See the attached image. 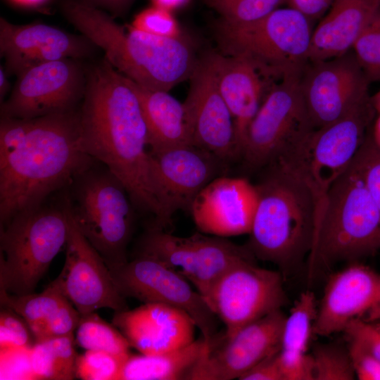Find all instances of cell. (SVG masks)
Instances as JSON below:
<instances>
[{
    "instance_id": "cell-47",
    "label": "cell",
    "mask_w": 380,
    "mask_h": 380,
    "mask_svg": "<svg viewBox=\"0 0 380 380\" xmlns=\"http://www.w3.org/2000/svg\"><path fill=\"white\" fill-rule=\"evenodd\" d=\"M96 7H102L113 14L122 13L132 0H83Z\"/></svg>"
},
{
    "instance_id": "cell-16",
    "label": "cell",
    "mask_w": 380,
    "mask_h": 380,
    "mask_svg": "<svg viewBox=\"0 0 380 380\" xmlns=\"http://www.w3.org/2000/svg\"><path fill=\"white\" fill-rule=\"evenodd\" d=\"M369 84L352 49L329 59L308 61L300 85L315 128L339 119L370 96Z\"/></svg>"
},
{
    "instance_id": "cell-25",
    "label": "cell",
    "mask_w": 380,
    "mask_h": 380,
    "mask_svg": "<svg viewBox=\"0 0 380 380\" xmlns=\"http://www.w3.org/2000/svg\"><path fill=\"white\" fill-rule=\"evenodd\" d=\"M380 8V0H334L313 30L308 61L327 60L350 51Z\"/></svg>"
},
{
    "instance_id": "cell-2",
    "label": "cell",
    "mask_w": 380,
    "mask_h": 380,
    "mask_svg": "<svg viewBox=\"0 0 380 380\" xmlns=\"http://www.w3.org/2000/svg\"><path fill=\"white\" fill-rule=\"evenodd\" d=\"M96 160L82 148L78 110L35 118L23 143L0 161V223L43 205Z\"/></svg>"
},
{
    "instance_id": "cell-38",
    "label": "cell",
    "mask_w": 380,
    "mask_h": 380,
    "mask_svg": "<svg viewBox=\"0 0 380 380\" xmlns=\"http://www.w3.org/2000/svg\"><path fill=\"white\" fill-rule=\"evenodd\" d=\"M31 347L0 348L1 380H36Z\"/></svg>"
},
{
    "instance_id": "cell-39",
    "label": "cell",
    "mask_w": 380,
    "mask_h": 380,
    "mask_svg": "<svg viewBox=\"0 0 380 380\" xmlns=\"http://www.w3.org/2000/svg\"><path fill=\"white\" fill-rule=\"evenodd\" d=\"M132 26L160 37L181 35L177 22L171 12L155 6L140 12L135 17Z\"/></svg>"
},
{
    "instance_id": "cell-22",
    "label": "cell",
    "mask_w": 380,
    "mask_h": 380,
    "mask_svg": "<svg viewBox=\"0 0 380 380\" xmlns=\"http://www.w3.org/2000/svg\"><path fill=\"white\" fill-rule=\"evenodd\" d=\"M113 325L130 346L144 355H158L183 348L194 340L196 325L184 311L157 303L115 312Z\"/></svg>"
},
{
    "instance_id": "cell-24",
    "label": "cell",
    "mask_w": 380,
    "mask_h": 380,
    "mask_svg": "<svg viewBox=\"0 0 380 380\" xmlns=\"http://www.w3.org/2000/svg\"><path fill=\"white\" fill-rule=\"evenodd\" d=\"M220 93L234 119L240 151L248 127L265 95L277 81L267 77L251 61L210 51Z\"/></svg>"
},
{
    "instance_id": "cell-34",
    "label": "cell",
    "mask_w": 380,
    "mask_h": 380,
    "mask_svg": "<svg viewBox=\"0 0 380 380\" xmlns=\"http://www.w3.org/2000/svg\"><path fill=\"white\" fill-rule=\"evenodd\" d=\"M217 11L220 20L229 23L257 20L286 3V0H205Z\"/></svg>"
},
{
    "instance_id": "cell-51",
    "label": "cell",
    "mask_w": 380,
    "mask_h": 380,
    "mask_svg": "<svg viewBox=\"0 0 380 380\" xmlns=\"http://www.w3.org/2000/svg\"><path fill=\"white\" fill-rule=\"evenodd\" d=\"M15 4L25 6H36L42 4L47 0H11Z\"/></svg>"
},
{
    "instance_id": "cell-11",
    "label": "cell",
    "mask_w": 380,
    "mask_h": 380,
    "mask_svg": "<svg viewBox=\"0 0 380 380\" xmlns=\"http://www.w3.org/2000/svg\"><path fill=\"white\" fill-rule=\"evenodd\" d=\"M136 254L152 257L186 278L205 298L215 282L239 262L255 259L246 246L204 233L178 236L151 227L138 241Z\"/></svg>"
},
{
    "instance_id": "cell-36",
    "label": "cell",
    "mask_w": 380,
    "mask_h": 380,
    "mask_svg": "<svg viewBox=\"0 0 380 380\" xmlns=\"http://www.w3.org/2000/svg\"><path fill=\"white\" fill-rule=\"evenodd\" d=\"M80 318V313L68 300L52 315L30 329L35 341L71 335Z\"/></svg>"
},
{
    "instance_id": "cell-32",
    "label": "cell",
    "mask_w": 380,
    "mask_h": 380,
    "mask_svg": "<svg viewBox=\"0 0 380 380\" xmlns=\"http://www.w3.org/2000/svg\"><path fill=\"white\" fill-rule=\"evenodd\" d=\"M311 356L314 380H353L356 377L348 348L320 344Z\"/></svg>"
},
{
    "instance_id": "cell-21",
    "label": "cell",
    "mask_w": 380,
    "mask_h": 380,
    "mask_svg": "<svg viewBox=\"0 0 380 380\" xmlns=\"http://www.w3.org/2000/svg\"><path fill=\"white\" fill-rule=\"evenodd\" d=\"M92 44L84 35L77 37L48 25H20L0 19L1 54L8 72L17 75L46 62L87 56Z\"/></svg>"
},
{
    "instance_id": "cell-42",
    "label": "cell",
    "mask_w": 380,
    "mask_h": 380,
    "mask_svg": "<svg viewBox=\"0 0 380 380\" xmlns=\"http://www.w3.org/2000/svg\"><path fill=\"white\" fill-rule=\"evenodd\" d=\"M343 332L353 342L380 360V323L357 318L351 321Z\"/></svg>"
},
{
    "instance_id": "cell-45",
    "label": "cell",
    "mask_w": 380,
    "mask_h": 380,
    "mask_svg": "<svg viewBox=\"0 0 380 380\" xmlns=\"http://www.w3.org/2000/svg\"><path fill=\"white\" fill-rule=\"evenodd\" d=\"M279 352L259 362L239 380H284L278 361Z\"/></svg>"
},
{
    "instance_id": "cell-54",
    "label": "cell",
    "mask_w": 380,
    "mask_h": 380,
    "mask_svg": "<svg viewBox=\"0 0 380 380\" xmlns=\"http://www.w3.org/2000/svg\"><path fill=\"white\" fill-rule=\"evenodd\" d=\"M380 320V319H379Z\"/></svg>"
},
{
    "instance_id": "cell-40",
    "label": "cell",
    "mask_w": 380,
    "mask_h": 380,
    "mask_svg": "<svg viewBox=\"0 0 380 380\" xmlns=\"http://www.w3.org/2000/svg\"><path fill=\"white\" fill-rule=\"evenodd\" d=\"M30 329L26 322L10 309L0 313V348L31 347Z\"/></svg>"
},
{
    "instance_id": "cell-53",
    "label": "cell",
    "mask_w": 380,
    "mask_h": 380,
    "mask_svg": "<svg viewBox=\"0 0 380 380\" xmlns=\"http://www.w3.org/2000/svg\"><path fill=\"white\" fill-rule=\"evenodd\" d=\"M372 318L373 319L371 321H372V320L376 321V320H379L380 319V307L376 310V313L374 314V315L373 316Z\"/></svg>"
},
{
    "instance_id": "cell-29",
    "label": "cell",
    "mask_w": 380,
    "mask_h": 380,
    "mask_svg": "<svg viewBox=\"0 0 380 380\" xmlns=\"http://www.w3.org/2000/svg\"><path fill=\"white\" fill-rule=\"evenodd\" d=\"M76 332L77 343L86 350L104 351L121 358L130 355L125 336L95 312L81 315Z\"/></svg>"
},
{
    "instance_id": "cell-27",
    "label": "cell",
    "mask_w": 380,
    "mask_h": 380,
    "mask_svg": "<svg viewBox=\"0 0 380 380\" xmlns=\"http://www.w3.org/2000/svg\"><path fill=\"white\" fill-rule=\"evenodd\" d=\"M206 346L201 336L191 343L158 355H129L123 362L118 380L186 379Z\"/></svg>"
},
{
    "instance_id": "cell-30",
    "label": "cell",
    "mask_w": 380,
    "mask_h": 380,
    "mask_svg": "<svg viewBox=\"0 0 380 380\" xmlns=\"http://www.w3.org/2000/svg\"><path fill=\"white\" fill-rule=\"evenodd\" d=\"M66 300L52 282L39 293L15 295L0 291L1 305L20 316L30 328L52 315Z\"/></svg>"
},
{
    "instance_id": "cell-14",
    "label": "cell",
    "mask_w": 380,
    "mask_h": 380,
    "mask_svg": "<svg viewBox=\"0 0 380 380\" xmlns=\"http://www.w3.org/2000/svg\"><path fill=\"white\" fill-rule=\"evenodd\" d=\"M286 315L272 312L228 335L217 332L189 372V380H232L240 377L259 362L278 353Z\"/></svg>"
},
{
    "instance_id": "cell-20",
    "label": "cell",
    "mask_w": 380,
    "mask_h": 380,
    "mask_svg": "<svg viewBox=\"0 0 380 380\" xmlns=\"http://www.w3.org/2000/svg\"><path fill=\"white\" fill-rule=\"evenodd\" d=\"M380 307V274L361 264H353L329 279L313 326V334L328 336L343 331L353 319L368 315L371 320Z\"/></svg>"
},
{
    "instance_id": "cell-35",
    "label": "cell",
    "mask_w": 380,
    "mask_h": 380,
    "mask_svg": "<svg viewBox=\"0 0 380 380\" xmlns=\"http://www.w3.org/2000/svg\"><path fill=\"white\" fill-rule=\"evenodd\" d=\"M125 359L104 351L87 350L77 357L75 377L82 380H118Z\"/></svg>"
},
{
    "instance_id": "cell-26",
    "label": "cell",
    "mask_w": 380,
    "mask_h": 380,
    "mask_svg": "<svg viewBox=\"0 0 380 380\" xmlns=\"http://www.w3.org/2000/svg\"><path fill=\"white\" fill-rule=\"evenodd\" d=\"M125 78L139 101L151 152L192 144L183 103L168 91L146 89Z\"/></svg>"
},
{
    "instance_id": "cell-46",
    "label": "cell",
    "mask_w": 380,
    "mask_h": 380,
    "mask_svg": "<svg viewBox=\"0 0 380 380\" xmlns=\"http://www.w3.org/2000/svg\"><path fill=\"white\" fill-rule=\"evenodd\" d=\"M333 1L334 0H286V4L314 21L326 13Z\"/></svg>"
},
{
    "instance_id": "cell-12",
    "label": "cell",
    "mask_w": 380,
    "mask_h": 380,
    "mask_svg": "<svg viewBox=\"0 0 380 380\" xmlns=\"http://www.w3.org/2000/svg\"><path fill=\"white\" fill-rule=\"evenodd\" d=\"M231 335L243 326L281 310L287 297L279 272L258 267L255 259L226 272L204 298Z\"/></svg>"
},
{
    "instance_id": "cell-31",
    "label": "cell",
    "mask_w": 380,
    "mask_h": 380,
    "mask_svg": "<svg viewBox=\"0 0 380 380\" xmlns=\"http://www.w3.org/2000/svg\"><path fill=\"white\" fill-rule=\"evenodd\" d=\"M317 305L313 292H302L286 316L281 339V350L306 353L313 334V326L317 313Z\"/></svg>"
},
{
    "instance_id": "cell-50",
    "label": "cell",
    "mask_w": 380,
    "mask_h": 380,
    "mask_svg": "<svg viewBox=\"0 0 380 380\" xmlns=\"http://www.w3.org/2000/svg\"><path fill=\"white\" fill-rule=\"evenodd\" d=\"M9 88V82L7 80L6 75L5 74V71L2 68L0 69V98H1V103L2 102V99L4 101V98L5 95L7 94V91Z\"/></svg>"
},
{
    "instance_id": "cell-8",
    "label": "cell",
    "mask_w": 380,
    "mask_h": 380,
    "mask_svg": "<svg viewBox=\"0 0 380 380\" xmlns=\"http://www.w3.org/2000/svg\"><path fill=\"white\" fill-rule=\"evenodd\" d=\"M68 215L44 206L25 211L1 226L0 291L15 295L33 293L52 260L65 246Z\"/></svg>"
},
{
    "instance_id": "cell-7",
    "label": "cell",
    "mask_w": 380,
    "mask_h": 380,
    "mask_svg": "<svg viewBox=\"0 0 380 380\" xmlns=\"http://www.w3.org/2000/svg\"><path fill=\"white\" fill-rule=\"evenodd\" d=\"M70 186V209L81 232L109 269L127 262L137 210L122 182L94 164Z\"/></svg>"
},
{
    "instance_id": "cell-43",
    "label": "cell",
    "mask_w": 380,
    "mask_h": 380,
    "mask_svg": "<svg viewBox=\"0 0 380 380\" xmlns=\"http://www.w3.org/2000/svg\"><path fill=\"white\" fill-rule=\"evenodd\" d=\"M278 361L284 380H314L311 355L281 349Z\"/></svg>"
},
{
    "instance_id": "cell-6",
    "label": "cell",
    "mask_w": 380,
    "mask_h": 380,
    "mask_svg": "<svg viewBox=\"0 0 380 380\" xmlns=\"http://www.w3.org/2000/svg\"><path fill=\"white\" fill-rule=\"evenodd\" d=\"M312 23L288 6L250 23L220 20L215 33L222 53L247 59L267 77L278 81L302 72L308 63Z\"/></svg>"
},
{
    "instance_id": "cell-48",
    "label": "cell",
    "mask_w": 380,
    "mask_h": 380,
    "mask_svg": "<svg viewBox=\"0 0 380 380\" xmlns=\"http://www.w3.org/2000/svg\"><path fill=\"white\" fill-rule=\"evenodd\" d=\"M153 6L172 11L184 6L189 0H151Z\"/></svg>"
},
{
    "instance_id": "cell-17",
    "label": "cell",
    "mask_w": 380,
    "mask_h": 380,
    "mask_svg": "<svg viewBox=\"0 0 380 380\" xmlns=\"http://www.w3.org/2000/svg\"><path fill=\"white\" fill-rule=\"evenodd\" d=\"M71 59L46 62L19 74L1 103V117L35 119L75 110L85 86L80 67Z\"/></svg>"
},
{
    "instance_id": "cell-13",
    "label": "cell",
    "mask_w": 380,
    "mask_h": 380,
    "mask_svg": "<svg viewBox=\"0 0 380 380\" xmlns=\"http://www.w3.org/2000/svg\"><path fill=\"white\" fill-rule=\"evenodd\" d=\"M119 292L144 303L168 305L186 312L208 341L217 331V317L203 296L179 273L160 261L141 254L110 269Z\"/></svg>"
},
{
    "instance_id": "cell-5",
    "label": "cell",
    "mask_w": 380,
    "mask_h": 380,
    "mask_svg": "<svg viewBox=\"0 0 380 380\" xmlns=\"http://www.w3.org/2000/svg\"><path fill=\"white\" fill-rule=\"evenodd\" d=\"M380 248V210L354 159L317 206L311 274L317 265L355 260Z\"/></svg>"
},
{
    "instance_id": "cell-41",
    "label": "cell",
    "mask_w": 380,
    "mask_h": 380,
    "mask_svg": "<svg viewBox=\"0 0 380 380\" xmlns=\"http://www.w3.org/2000/svg\"><path fill=\"white\" fill-rule=\"evenodd\" d=\"M34 120L1 117L0 161L5 160L23 143Z\"/></svg>"
},
{
    "instance_id": "cell-15",
    "label": "cell",
    "mask_w": 380,
    "mask_h": 380,
    "mask_svg": "<svg viewBox=\"0 0 380 380\" xmlns=\"http://www.w3.org/2000/svg\"><path fill=\"white\" fill-rule=\"evenodd\" d=\"M63 203L68 222L65 258L61 273L52 283L81 315L104 308L115 312L127 310L125 298L116 287L108 265L75 223L68 196Z\"/></svg>"
},
{
    "instance_id": "cell-37",
    "label": "cell",
    "mask_w": 380,
    "mask_h": 380,
    "mask_svg": "<svg viewBox=\"0 0 380 380\" xmlns=\"http://www.w3.org/2000/svg\"><path fill=\"white\" fill-rule=\"evenodd\" d=\"M355 160L369 191L380 210V149L373 143L369 129Z\"/></svg>"
},
{
    "instance_id": "cell-19",
    "label": "cell",
    "mask_w": 380,
    "mask_h": 380,
    "mask_svg": "<svg viewBox=\"0 0 380 380\" xmlns=\"http://www.w3.org/2000/svg\"><path fill=\"white\" fill-rule=\"evenodd\" d=\"M258 202L255 185L222 175L199 192L189 211L201 232L225 238L250 233Z\"/></svg>"
},
{
    "instance_id": "cell-1",
    "label": "cell",
    "mask_w": 380,
    "mask_h": 380,
    "mask_svg": "<svg viewBox=\"0 0 380 380\" xmlns=\"http://www.w3.org/2000/svg\"><path fill=\"white\" fill-rule=\"evenodd\" d=\"M82 148L123 184L137 211L165 229L177 211L151 154L138 98L106 58L89 71L78 110Z\"/></svg>"
},
{
    "instance_id": "cell-28",
    "label": "cell",
    "mask_w": 380,
    "mask_h": 380,
    "mask_svg": "<svg viewBox=\"0 0 380 380\" xmlns=\"http://www.w3.org/2000/svg\"><path fill=\"white\" fill-rule=\"evenodd\" d=\"M77 357L72 334L35 341L31 362L36 380L73 379Z\"/></svg>"
},
{
    "instance_id": "cell-18",
    "label": "cell",
    "mask_w": 380,
    "mask_h": 380,
    "mask_svg": "<svg viewBox=\"0 0 380 380\" xmlns=\"http://www.w3.org/2000/svg\"><path fill=\"white\" fill-rule=\"evenodd\" d=\"M183 103L192 144L225 164L240 159L232 113L218 87L210 52L199 58Z\"/></svg>"
},
{
    "instance_id": "cell-49",
    "label": "cell",
    "mask_w": 380,
    "mask_h": 380,
    "mask_svg": "<svg viewBox=\"0 0 380 380\" xmlns=\"http://www.w3.org/2000/svg\"><path fill=\"white\" fill-rule=\"evenodd\" d=\"M373 121L370 128L369 134L374 145L380 149V113Z\"/></svg>"
},
{
    "instance_id": "cell-3",
    "label": "cell",
    "mask_w": 380,
    "mask_h": 380,
    "mask_svg": "<svg viewBox=\"0 0 380 380\" xmlns=\"http://www.w3.org/2000/svg\"><path fill=\"white\" fill-rule=\"evenodd\" d=\"M66 18L122 75L148 89L169 91L189 79L198 61L193 43L183 35L160 37L125 30L109 15L83 0H65Z\"/></svg>"
},
{
    "instance_id": "cell-33",
    "label": "cell",
    "mask_w": 380,
    "mask_h": 380,
    "mask_svg": "<svg viewBox=\"0 0 380 380\" xmlns=\"http://www.w3.org/2000/svg\"><path fill=\"white\" fill-rule=\"evenodd\" d=\"M352 51L371 82H380V8L362 31Z\"/></svg>"
},
{
    "instance_id": "cell-10",
    "label": "cell",
    "mask_w": 380,
    "mask_h": 380,
    "mask_svg": "<svg viewBox=\"0 0 380 380\" xmlns=\"http://www.w3.org/2000/svg\"><path fill=\"white\" fill-rule=\"evenodd\" d=\"M301 74L284 77L265 95L241 147L247 169L267 167L315 129L302 94Z\"/></svg>"
},
{
    "instance_id": "cell-52",
    "label": "cell",
    "mask_w": 380,
    "mask_h": 380,
    "mask_svg": "<svg viewBox=\"0 0 380 380\" xmlns=\"http://www.w3.org/2000/svg\"><path fill=\"white\" fill-rule=\"evenodd\" d=\"M371 101L376 113H380V90L371 96Z\"/></svg>"
},
{
    "instance_id": "cell-4",
    "label": "cell",
    "mask_w": 380,
    "mask_h": 380,
    "mask_svg": "<svg viewBox=\"0 0 380 380\" xmlns=\"http://www.w3.org/2000/svg\"><path fill=\"white\" fill-rule=\"evenodd\" d=\"M255 184L258 202L246 246L260 260L286 268L310 251L318 206L311 189L276 163Z\"/></svg>"
},
{
    "instance_id": "cell-23",
    "label": "cell",
    "mask_w": 380,
    "mask_h": 380,
    "mask_svg": "<svg viewBox=\"0 0 380 380\" xmlns=\"http://www.w3.org/2000/svg\"><path fill=\"white\" fill-rule=\"evenodd\" d=\"M166 193L176 210H189L191 205L211 181L227 167L210 151L192 144L151 152Z\"/></svg>"
},
{
    "instance_id": "cell-9",
    "label": "cell",
    "mask_w": 380,
    "mask_h": 380,
    "mask_svg": "<svg viewBox=\"0 0 380 380\" xmlns=\"http://www.w3.org/2000/svg\"><path fill=\"white\" fill-rule=\"evenodd\" d=\"M376 115L370 96L339 119L312 130L272 163L304 182L319 204L352 164Z\"/></svg>"
},
{
    "instance_id": "cell-44",
    "label": "cell",
    "mask_w": 380,
    "mask_h": 380,
    "mask_svg": "<svg viewBox=\"0 0 380 380\" xmlns=\"http://www.w3.org/2000/svg\"><path fill=\"white\" fill-rule=\"evenodd\" d=\"M348 349L355 376L360 380H380V360L355 343L348 341Z\"/></svg>"
}]
</instances>
